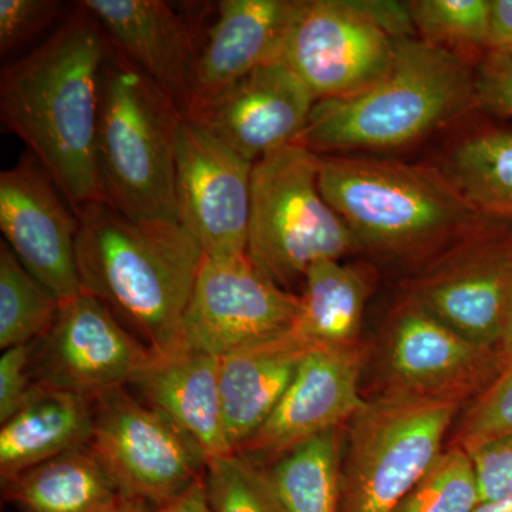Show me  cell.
Masks as SVG:
<instances>
[{"mask_svg":"<svg viewBox=\"0 0 512 512\" xmlns=\"http://www.w3.org/2000/svg\"><path fill=\"white\" fill-rule=\"evenodd\" d=\"M59 9L52 0H0V55L28 45L52 25Z\"/></svg>","mask_w":512,"mask_h":512,"instance_id":"cell-32","label":"cell"},{"mask_svg":"<svg viewBox=\"0 0 512 512\" xmlns=\"http://www.w3.org/2000/svg\"><path fill=\"white\" fill-rule=\"evenodd\" d=\"M87 447L120 494L154 508L183 494L207 466L204 453L187 434L127 387L94 400Z\"/></svg>","mask_w":512,"mask_h":512,"instance_id":"cell-10","label":"cell"},{"mask_svg":"<svg viewBox=\"0 0 512 512\" xmlns=\"http://www.w3.org/2000/svg\"><path fill=\"white\" fill-rule=\"evenodd\" d=\"M32 353L33 343L3 350L0 357V423L18 412L35 389L30 370Z\"/></svg>","mask_w":512,"mask_h":512,"instance_id":"cell-35","label":"cell"},{"mask_svg":"<svg viewBox=\"0 0 512 512\" xmlns=\"http://www.w3.org/2000/svg\"><path fill=\"white\" fill-rule=\"evenodd\" d=\"M503 349L512 357V301L510 315H508L507 329H505Z\"/></svg>","mask_w":512,"mask_h":512,"instance_id":"cell-40","label":"cell"},{"mask_svg":"<svg viewBox=\"0 0 512 512\" xmlns=\"http://www.w3.org/2000/svg\"><path fill=\"white\" fill-rule=\"evenodd\" d=\"M184 113L110 46L100 83L96 161L104 201L137 221H177L175 161Z\"/></svg>","mask_w":512,"mask_h":512,"instance_id":"cell-5","label":"cell"},{"mask_svg":"<svg viewBox=\"0 0 512 512\" xmlns=\"http://www.w3.org/2000/svg\"><path fill=\"white\" fill-rule=\"evenodd\" d=\"M476 512H512V497L480 504Z\"/></svg>","mask_w":512,"mask_h":512,"instance_id":"cell-39","label":"cell"},{"mask_svg":"<svg viewBox=\"0 0 512 512\" xmlns=\"http://www.w3.org/2000/svg\"><path fill=\"white\" fill-rule=\"evenodd\" d=\"M480 504L473 457L446 446L394 512H476Z\"/></svg>","mask_w":512,"mask_h":512,"instance_id":"cell-30","label":"cell"},{"mask_svg":"<svg viewBox=\"0 0 512 512\" xmlns=\"http://www.w3.org/2000/svg\"><path fill=\"white\" fill-rule=\"evenodd\" d=\"M312 346L288 335L220 357L225 436L238 453L281 402Z\"/></svg>","mask_w":512,"mask_h":512,"instance_id":"cell-21","label":"cell"},{"mask_svg":"<svg viewBox=\"0 0 512 512\" xmlns=\"http://www.w3.org/2000/svg\"><path fill=\"white\" fill-rule=\"evenodd\" d=\"M404 296L471 342L503 348L512 301V220L483 215L423 261Z\"/></svg>","mask_w":512,"mask_h":512,"instance_id":"cell-8","label":"cell"},{"mask_svg":"<svg viewBox=\"0 0 512 512\" xmlns=\"http://www.w3.org/2000/svg\"><path fill=\"white\" fill-rule=\"evenodd\" d=\"M319 190L360 249L426 261L483 218L440 170L319 156Z\"/></svg>","mask_w":512,"mask_h":512,"instance_id":"cell-4","label":"cell"},{"mask_svg":"<svg viewBox=\"0 0 512 512\" xmlns=\"http://www.w3.org/2000/svg\"><path fill=\"white\" fill-rule=\"evenodd\" d=\"M79 5L97 20L110 46L170 94L184 113L200 52L194 20L161 0H86Z\"/></svg>","mask_w":512,"mask_h":512,"instance_id":"cell-19","label":"cell"},{"mask_svg":"<svg viewBox=\"0 0 512 512\" xmlns=\"http://www.w3.org/2000/svg\"><path fill=\"white\" fill-rule=\"evenodd\" d=\"M301 296L256 268L247 254L205 256L177 346L222 357L292 332Z\"/></svg>","mask_w":512,"mask_h":512,"instance_id":"cell-11","label":"cell"},{"mask_svg":"<svg viewBox=\"0 0 512 512\" xmlns=\"http://www.w3.org/2000/svg\"><path fill=\"white\" fill-rule=\"evenodd\" d=\"M204 478L211 512H288L269 468L244 454L212 458Z\"/></svg>","mask_w":512,"mask_h":512,"instance_id":"cell-29","label":"cell"},{"mask_svg":"<svg viewBox=\"0 0 512 512\" xmlns=\"http://www.w3.org/2000/svg\"><path fill=\"white\" fill-rule=\"evenodd\" d=\"M417 37L477 66L488 50L490 0L406 2Z\"/></svg>","mask_w":512,"mask_h":512,"instance_id":"cell-28","label":"cell"},{"mask_svg":"<svg viewBox=\"0 0 512 512\" xmlns=\"http://www.w3.org/2000/svg\"><path fill=\"white\" fill-rule=\"evenodd\" d=\"M367 360L365 343L312 346L274 413L238 453L269 467L306 441L343 429L365 406L360 379Z\"/></svg>","mask_w":512,"mask_h":512,"instance_id":"cell-15","label":"cell"},{"mask_svg":"<svg viewBox=\"0 0 512 512\" xmlns=\"http://www.w3.org/2000/svg\"><path fill=\"white\" fill-rule=\"evenodd\" d=\"M473 457L481 504L512 497V433L478 447Z\"/></svg>","mask_w":512,"mask_h":512,"instance_id":"cell-33","label":"cell"},{"mask_svg":"<svg viewBox=\"0 0 512 512\" xmlns=\"http://www.w3.org/2000/svg\"><path fill=\"white\" fill-rule=\"evenodd\" d=\"M92 430L93 400L35 383L26 403L0 427V481L86 447Z\"/></svg>","mask_w":512,"mask_h":512,"instance_id":"cell-22","label":"cell"},{"mask_svg":"<svg viewBox=\"0 0 512 512\" xmlns=\"http://www.w3.org/2000/svg\"><path fill=\"white\" fill-rule=\"evenodd\" d=\"M62 302L0 242V348L30 345L52 328Z\"/></svg>","mask_w":512,"mask_h":512,"instance_id":"cell-27","label":"cell"},{"mask_svg":"<svg viewBox=\"0 0 512 512\" xmlns=\"http://www.w3.org/2000/svg\"><path fill=\"white\" fill-rule=\"evenodd\" d=\"M305 0H224L190 77L184 114L258 67L284 59Z\"/></svg>","mask_w":512,"mask_h":512,"instance_id":"cell-18","label":"cell"},{"mask_svg":"<svg viewBox=\"0 0 512 512\" xmlns=\"http://www.w3.org/2000/svg\"><path fill=\"white\" fill-rule=\"evenodd\" d=\"M463 409L366 397L343 429L339 512H394L440 456Z\"/></svg>","mask_w":512,"mask_h":512,"instance_id":"cell-7","label":"cell"},{"mask_svg":"<svg viewBox=\"0 0 512 512\" xmlns=\"http://www.w3.org/2000/svg\"><path fill=\"white\" fill-rule=\"evenodd\" d=\"M478 109L500 117H512V57L507 52H488L476 66Z\"/></svg>","mask_w":512,"mask_h":512,"instance_id":"cell-34","label":"cell"},{"mask_svg":"<svg viewBox=\"0 0 512 512\" xmlns=\"http://www.w3.org/2000/svg\"><path fill=\"white\" fill-rule=\"evenodd\" d=\"M477 107L476 66L417 36L397 37L392 66L362 92L318 100L293 141L318 156L389 150Z\"/></svg>","mask_w":512,"mask_h":512,"instance_id":"cell-3","label":"cell"},{"mask_svg":"<svg viewBox=\"0 0 512 512\" xmlns=\"http://www.w3.org/2000/svg\"><path fill=\"white\" fill-rule=\"evenodd\" d=\"M319 156L286 144L254 163L247 255L286 291L323 259L340 261L359 251L345 221L323 198Z\"/></svg>","mask_w":512,"mask_h":512,"instance_id":"cell-6","label":"cell"},{"mask_svg":"<svg viewBox=\"0 0 512 512\" xmlns=\"http://www.w3.org/2000/svg\"><path fill=\"white\" fill-rule=\"evenodd\" d=\"M343 429L306 441L268 467L286 511L339 512Z\"/></svg>","mask_w":512,"mask_h":512,"instance_id":"cell-26","label":"cell"},{"mask_svg":"<svg viewBox=\"0 0 512 512\" xmlns=\"http://www.w3.org/2000/svg\"><path fill=\"white\" fill-rule=\"evenodd\" d=\"M2 491L20 512H101L120 495L87 446L29 468Z\"/></svg>","mask_w":512,"mask_h":512,"instance_id":"cell-24","label":"cell"},{"mask_svg":"<svg viewBox=\"0 0 512 512\" xmlns=\"http://www.w3.org/2000/svg\"><path fill=\"white\" fill-rule=\"evenodd\" d=\"M110 43L82 6L29 55L3 67L0 120L45 168L74 214L104 201L96 161Z\"/></svg>","mask_w":512,"mask_h":512,"instance_id":"cell-1","label":"cell"},{"mask_svg":"<svg viewBox=\"0 0 512 512\" xmlns=\"http://www.w3.org/2000/svg\"><path fill=\"white\" fill-rule=\"evenodd\" d=\"M154 512H211L208 507L204 476L198 478L188 490L170 503L154 508Z\"/></svg>","mask_w":512,"mask_h":512,"instance_id":"cell-37","label":"cell"},{"mask_svg":"<svg viewBox=\"0 0 512 512\" xmlns=\"http://www.w3.org/2000/svg\"><path fill=\"white\" fill-rule=\"evenodd\" d=\"M512 49V0H490L488 50L510 52Z\"/></svg>","mask_w":512,"mask_h":512,"instance_id":"cell-36","label":"cell"},{"mask_svg":"<svg viewBox=\"0 0 512 512\" xmlns=\"http://www.w3.org/2000/svg\"><path fill=\"white\" fill-rule=\"evenodd\" d=\"M153 350L90 293L60 305L55 323L33 342L36 384L96 400L131 386Z\"/></svg>","mask_w":512,"mask_h":512,"instance_id":"cell-13","label":"cell"},{"mask_svg":"<svg viewBox=\"0 0 512 512\" xmlns=\"http://www.w3.org/2000/svg\"><path fill=\"white\" fill-rule=\"evenodd\" d=\"M316 100L284 59L258 67L184 114L245 160L296 140Z\"/></svg>","mask_w":512,"mask_h":512,"instance_id":"cell-17","label":"cell"},{"mask_svg":"<svg viewBox=\"0 0 512 512\" xmlns=\"http://www.w3.org/2000/svg\"><path fill=\"white\" fill-rule=\"evenodd\" d=\"M396 37L375 2L305 0L289 33L284 60L315 100L362 92L392 66Z\"/></svg>","mask_w":512,"mask_h":512,"instance_id":"cell-12","label":"cell"},{"mask_svg":"<svg viewBox=\"0 0 512 512\" xmlns=\"http://www.w3.org/2000/svg\"><path fill=\"white\" fill-rule=\"evenodd\" d=\"M375 282L367 266L336 259L316 262L303 279L293 335L311 346L360 345L363 316Z\"/></svg>","mask_w":512,"mask_h":512,"instance_id":"cell-23","label":"cell"},{"mask_svg":"<svg viewBox=\"0 0 512 512\" xmlns=\"http://www.w3.org/2000/svg\"><path fill=\"white\" fill-rule=\"evenodd\" d=\"M133 387L141 400L173 421L208 461L234 453L225 436L220 357L175 348L153 352Z\"/></svg>","mask_w":512,"mask_h":512,"instance_id":"cell-20","label":"cell"},{"mask_svg":"<svg viewBox=\"0 0 512 512\" xmlns=\"http://www.w3.org/2000/svg\"><path fill=\"white\" fill-rule=\"evenodd\" d=\"M254 163L184 116L175 161L177 221L205 256L247 254Z\"/></svg>","mask_w":512,"mask_h":512,"instance_id":"cell-14","label":"cell"},{"mask_svg":"<svg viewBox=\"0 0 512 512\" xmlns=\"http://www.w3.org/2000/svg\"><path fill=\"white\" fill-rule=\"evenodd\" d=\"M507 53H510V56L512 57V49L510 50V52H507Z\"/></svg>","mask_w":512,"mask_h":512,"instance_id":"cell-41","label":"cell"},{"mask_svg":"<svg viewBox=\"0 0 512 512\" xmlns=\"http://www.w3.org/2000/svg\"><path fill=\"white\" fill-rule=\"evenodd\" d=\"M512 433V357L500 376L458 414L446 446L474 453Z\"/></svg>","mask_w":512,"mask_h":512,"instance_id":"cell-31","label":"cell"},{"mask_svg":"<svg viewBox=\"0 0 512 512\" xmlns=\"http://www.w3.org/2000/svg\"><path fill=\"white\" fill-rule=\"evenodd\" d=\"M30 153L0 174V229L20 264L60 302L83 293L76 262L79 220Z\"/></svg>","mask_w":512,"mask_h":512,"instance_id":"cell-16","label":"cell"},{"mask_svg":"<svg viewBox=\"0 0 512 512\" xmlns=\"http://www.w3.org/2000/svg\"><path fill=\"white\" fill-rule=\"evenodd\" d=\"M440 171L480 214L512 220V127L468 134Z\"/></svg>","mask_w":512,"mask_h":512,"instance_id":"cell-25","label":"cell"},{"mask_svg":"<svg viewBox=\"0 0 512 512\" xmlns=\"http://www.w3.org/2000/svg\"><path fill=\"white\" fill-rule=\"evenodd\" d=\"M83 292L156 353L177 346L205 255L178 222L137 221L97 202L76 214Z\"/></svg>","mask_w":512,"mask_h":512,"instance_id":"cell-2","label":"cell"},{"mask_svg":"<svg viewBox=\"0 0 512 512\" xmlns=\"http://www.w3.org/2000/svg\"><path fill=\"white\" fill-rule=\"evenodd\" d=\"M101 512H154V507L140 498L120 494L106 510Z\"/></svg>","mask_w":512,"mask_h":512,"instance_id":"cell-38","label":"cell"},{"mask_svg":"<svg viewBox=\"0 0 512 512\" xmlns=\"http://www.w3.org/2000/svg\"><path fill=\"white\" fill-rule=\"evenodd\" d=\"M510 360L503 348L471 342L403 296L380 340L373 396L466 407Z\"/></svg>","mask_w":512,"mask_h":512,"instance_id":"cell-9","label":"cell"}]
</instances>
